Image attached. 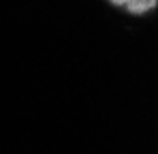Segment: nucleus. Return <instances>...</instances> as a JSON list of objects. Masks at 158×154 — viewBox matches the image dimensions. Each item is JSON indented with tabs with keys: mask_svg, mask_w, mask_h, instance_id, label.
I'll return each mask as SVG.
<instances>
[{
	"mask_svg": "<svg viewBox=\"0 0 158 154\" xmlns=\"http://www.w3.org/2000/svg\"><path fill=\"white\" fill-rule=\"evenodd\" d=\"M131 13H145V11H150V9H154L156 6V0H128L126 4H124Z\"/></svg>",
	"mask_w": 158,
	"mask_h": 154,
	"instance_id": "obj_1",
	"label": "nucleus"
},
{
	"mask_svg": "<svg viewBox=\"0 0 158 154\" xmlns=\"http://www.w3.org/2000/svg\"><path fill=\"white\" fill-rule=\"evenodd\" d=\"M109 2H113V4H126L128 0H109Z\"/></svg>",
	"mask_w": 158,
	"mask_h": 154,
	"instance_id": "obj_2",
	"label": "nucleus"
}]
</instances>
